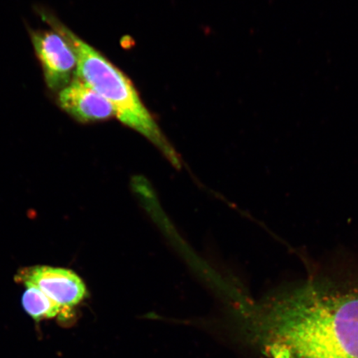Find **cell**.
Returning a JSON list of instances; mask_svg holds the SVG:
<instances>
[{
	"instance_id": "1",
	"label": "cell",
	"mask_w": 358,
	"mask_h": 358,
	"mask_svg": "<svg viewBox=\"0 0 358 358\" xmlns=\"http://www.w3.org/2000/svg\"><path fill=\"white\" fill-rule=\"evenodd\" d=\"M270 358H358V259L320 266L257 310Z\"/></svg>"
},
{
	"instance_id": "2",
	"label": "cell",
	"mask_w": 358,
	"mask_h": 358,
	"mask_svg": "<svg viewBox=\"0 0 358 358\" xmlns=\"http://www.w3.org/2000/svg\"><path fill=\"white\" fill-rule=\"evenodd\" d=\"M53 30L66 39L77 56L75 78L82 80L108 101L118 119L144 134L163 150L173 164H178L176 153L161 134L158 125L143 105L136 89L120 71L95 48L90 46L55 17L44 15Z\"/></svg>"
},
{
	"instance_id": "3",
	"label": "cell",
	"mask_w": 358,
	"mask_h": 358,
	"mask_svg": "<svg viewBox=\"0 0 358 358\" xmlns=\"http://www.w3.org/2000/svg\"><path fill=\"white\" fill-rule=\"evenodd\" d=\"M31 38L48 87L60 92L73 80L77 71L78 59L73 48L55 30L34 31Z\"/></svg>"
},
{
	"instance_id": "4",
	"label": "cell",
	"mask_w": 358,
	"mask_h": 358,
	"mask_svg": "<svg viewBox=\"0 0 358 358\" xmlns=\"http://www.w3.org/2000/svg\"><path fill=\"white\" fill-rule=\"evenodd\" d=\"M16 279L36 286L66 311L78 306L87 294L83 280L69 268L48 266L25 268Z\"/></svg>"
},
{
	"instance_id": "5",
	"label": "cell",
	"mask_w": 358,
	"mask_h": 358,
	"mask_svg": "<svg viewBox=\"0 0 358 358\" xmlns=\"http://www.w3.org/2000/svg\"><path fill=\"white\" fill-rule=\"evenodd\" d=\"M61 108L80 122L108 120L115 115L113 106L93 88L77 78L58 94Z\"/></svg>"
},
{
	"instance_id": "6",
	"label": "cell",
	"mask_w": 358,
	"mask_h": 358,
	"mask_svg": "<svg viewBox=\"0 0 358 358\" xmlns=\"http://www.w3.org/2000/svg\"><path fill=\"white\" fill-rule=\"evenodd\" d=\"M22 297V307L35 320L53 319L66 310L33 285L27 284Z\"/></svg>"
}]
</instances>
